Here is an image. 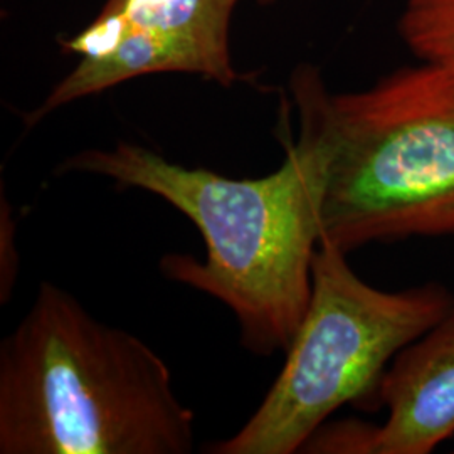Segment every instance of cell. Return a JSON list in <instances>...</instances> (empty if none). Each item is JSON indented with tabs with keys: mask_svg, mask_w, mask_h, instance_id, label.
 Wrapping results in <instances>:
<instances>
[{
	"mask_svg": "<svg viewBox=\"0 0 454 454\" xmlns=\"http://www.w3.org/2000/svg\"><path fill=\"white\" fill-rule=\"evenodd\" d=\"M59 172L140 189L184 214L199 229L206 258L167 254L163 275L224 303L251 354L271 357L288 350L309 309L320 244L318 174L300 140L286 144L278 170L258 179L189 168L125 142L82 150Z\"/></svg>",
	"mask_w": 454,
	"mask_h": 454,
	"instance_id": "6da1fadb",
	"label": "cell"
},
{
	"mask_svg": "<svg viewBox=\"0 0 454 454\" xmlns=\"http://www.w3.org/2000/svg\"><path fill=\"white\" fill-rule=\"evenodd\" d=\"M194 422L152 347L49 281L0 343L2 454H189Z\"/></svg>",
	"mask_w": 454,
	"mask_h": 454,
	"instance_id": "7a4b0ae2",
	"label": "cell"
},
{
	"mask_svg": "<svg viewBox=\"0 0 454 454\" xmlns=\"http://www.w3.org/2000/svg\"><path fill=\"white\" fill-rule=\"evenodd\" d=\"M290 88L320 182V241L348 254L454 236V69L422 61L330 93L305 66Z\"/></svg>",
	"mask_w": 454,
	"mask_h": 454,
	"instance_id": "3957f363",
	"label": "cell"
},
{
	"mask_svg": "<svg viewBox=\"0 0 454 454\" xmlns=\"http://www.w3.org/2000/svg\"><path fill=\"white\" fill-rule=\"evenodd\" d=\"M454 309L439 283L384 292L356 275L347 253L320 241L305 318L260 407L211 454L303 451L345 404L379 409V389L392 360Z\"/></svg>",
	"mask_w": 454,
	"mask_h": 454,
	"instance_id": "277c9868",
	"label": "cell"
},
{
	"mask_svg": "<svg viewBox=\"0 0 454 454\" xmlns=\"http://www.w3.org/2000/svg\"><path fill=\"white\" fill-rule=\"evenodd\" d=\"M379 399L389 416L369 454H429L454 436V309L395 356Z\"/></svg>",
	"mask_w": 454,
	"mask_h": 454,
	"instance_id": "5b68a950",
	"label": "cell"
},
{
	"mask_svg": "<svg viewBox=\"0 0 454 454\" xmlns=\"http://www.w3.org/2000/svg\"><path fill=\"white\" fill-rule=\"evenodd\" d=\"M238 0H110L130 31L155 34L195 51L211 69V80H238L229 56V19Z\"/></svg>",
	"mask_w": 454,
	"mask_h": 454,
	"instance_id": "8992f818",
	"label": "cell"
},
{
	"mask_svg": "<svg viewBox=\"0 0 454 454\" xmlns=\"http://www.w3.org/2000/svg\"><path fill=\"white\" fill-rule=\"evenodd\" d=\"M399 33L421 61L454 69V0H407Z\"/></svg>",
	"mask_w": 454,
	"mask_h": 454,
	"instance_id": "52a82bcc",
	"label": "cell"
}]
</instances>
